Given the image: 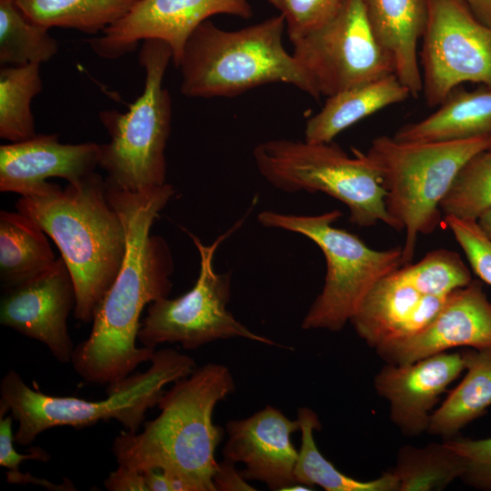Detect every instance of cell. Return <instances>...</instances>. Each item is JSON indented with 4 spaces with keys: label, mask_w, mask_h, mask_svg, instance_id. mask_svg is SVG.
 I'll use <instances>...</instances> for the list:
<instances>
[{
    "label": "cell",
    "mask_w": 491,
    "mask_h": 491,
    "mask_svg": "<svg viewBox=\"0 0 491 491\" xmlns=\"http://www.w3.org/2000/svg\"><path fill=\"white\" fill-rule=\"evenodd\" d=\"M150 367L107 386V397L88 401L75 396H54L31 388L15 370L0 383V411L18 422L15 442L30 445L42 432L55 426L82 428L115 419L126 431L137 432L145 412L156 406L165 386L189 376L195 360L173 348L155 350Z\"/></svg>",
    "instance_id": "obj_5"
},
{
    "label": "cell",
    "mask_w": 491,
    "mask_h": 491,
    "mask_svg": "<svg viewBox=\"0 0 491 491\" xmlns=\"http://www.w3.org/2000/svg\"><path fill=\"white\" fill-rule=\"evenodd\" d=\"M477 224L486 235L491 240V209L477 219Z\"/></svg>",
    "instance_id": "obj_39"
},
{
    "label": "cell",
    "mask_w": 491,
    "mask_h": 491,
    "mask_svg": "<svg viewBox=\"0 0 491 491\" xmlns=\"http://www.w3.org/2000/svg\"><path fill=\"white\" fill-rule=\"evenodd\" d=\"M100 144H62L56 134L35 135L0 146V191L32 195L45 190L50 177L75 183L95 172Z\"/></svg>",
    "instance_id": "obj_18"
},
{
    "label": "cell",
    "mask_w": 491,
    "mask_h": 491,
    "mask_svg": "<svg viewBox=\"0 0 491 491\" xmlns=\"http://www.w3.org/2000/svg\"><path fill=\"white\" fill-rule=\"evenodd\" d=\"M349 156L339 145L306 140L270 139L256 145L253 157L260 175L286 193L321 192L342 202L360 227L384 223L393 228L386 190L364 153Z\"/></svg>",
    "instance_id": "obj_9"
},
{
    "label": "cell",
    "mask_w": 491,
    "mask_h": 491,
    "mask_svg": "<svg viewBox=\"0 0 491 491\" xmlns=\"http://www.w3.org/2000/svg\"><path fill=\"white\" fill-rule=\"evenodd\" d=\"M42 86L39 64L1 67V138L15 143L36 135L31 102L41 92Z\"/></svg>",
    "instance_id": "obj_28"
},
{
    "label": "cell",
    "mask_w": 491,
    "mask_h": 491,
    "mask_svg": "<svg viewBox=\"0 0 491 491\" xmlns=\"http://www.w3.org/2000/svg\"><path fill=\"white\" fill-rule=\"evenodd\" d=\"M16 210L56 244L75 289L74 316L88 324L117 276L125 254L122 219L106 195V183L94 172L65 188L21 196Z\"/></svg>",
    "instance_id": "obj_3"
},
{
    "label": "cell",
    "mask_w": 491,
    "mask_h": 491,
    "mask_svg": "<svg viewBox=\"0 0 491 491\" xmlns=\"http://www.w3.org/2000/svg\"><path fill=\"white\" fill-rule=\"evenodd\" d=\"M409 96V90L395 74L337 93L326 97L321 110L307 120L304 140L331 143L352 125Z\"/></svg>",
    "instance_id": "obj_21"
},
{
    "label": "cell",
    "mask_w": 491,
    "mask_h": 491,
    "mask_svg": "<svg viewBox=\"0 0 491 491\" xmlns=\"http://www.w3.org/2000/svg\"><path fill=\"white\" fill-rule=\"evenodd\" d=\"M396 270L373 286L350 319L357 336L374 349L422 330L447 297L420 293Z\"/></svg>",
    "instance_id": "obj_19"
},
{
    "label": "cell",
    "mask_w": 491,
    "mask_h": 491,
    "mask_svg": "<svg viewBox=\"0 0 491 491\" xmlns=\"http://www.w3.org/2000/svg\"><path fill=\"white\" fill-rule=\"evenodd\" d=\"M465 369L462 353H438L404 365L386 363L374 387L388 402L390 420L401 434L416 437L427 431L431 410Z\"/></svg>",
    "instance_id": "obj_17"
},
{
    "label": "cell",
    "mask_w": 491,
    "mask_h": 491,
    "mask_svg": "<svg viewBox=\"0 0 491 491\" xmlns=\"http://www.w3.org/2000/svg\"><path fill=\"white\" fill-rule=\"evenodd\" d=\"M488 150H490V151H491V142H490V145H489V147H488Z\"/></svg>",
    "instance_id": "obj_40"
},
{
    "label": "cell",
    "mask_w": 491,
    "mask_h": 491,
    "mask_svg": "<svg viewBox=\"0 0 491 491\" xmlns=\"http://www.w3.org/2000/svg\"><path fill=\"white\" fill-rule=\"evenodd\" d=\"M491 209V151L471 157L456 175L440 203L444 216L477 219Z\"/></svg>",
    "instance_id": "obj_30"
},
{
    "label": "cell",
    "mask_w": 491,
    "mask_h": 491,
    "mask_svg": "<svg viewBox=\"0 0 491 491\" xmlns=\"http://www.w3.org/2000/svg\"><path fill=\"white\" fill-rule=\"evenodd\" d=\"M55 260L45 233L35 220L18 211H0L2 290L38 275Z\"/></svg>",
    "instance_id": "obj_24"
},
{
    "label": "cell",
    "mask_w": 491,
    "mask_h": 491,
    "mask_svg": "<svg viewBox=\"0 0 491 491\" xmlns=\"http://www.w3.org/2000/svg\"><path fill=\"white\" fill-rule=\"evenodd\" d=\"M490 142L491 136L401 142L387 135L372 141L364 155L380 176L393 228L405 231L403 266L412 261L418 235L433 233L440 224V203L460 169Z\"/></svg>",
    "instance_id": "obj_6"
},
{
    "label": "cell",
    "mask_w": 491,
    "mask_h": 491,
    "mask_svg": "<svg viewBox=\"0 0 491 491\" xmlns=\"http://www.w3.org/2000/svg\"><path fill=\"white\" fill-rule=\"evenodd\" d=\"M13 416L0 413V466L7 468L5 475L18 473L19 465L25 460L47 462L49 453L40 446L31 447L29 453L20 454L14 447Z\"/></svg>",
    "instance_id": "obj_35"
},
{
    "label": "cell",
    "mask_w": 491,
    "mask_h": 491,
    "mask_svg": "<svg viewBox=\"0 0 491 491\" xmlns=\"http://www.w3.org/2000/svg\"><path fill=\"white\" fill-rule=\"evenodd\" d=\"M464 346L491 348V302L478 280L449 294L422 330L381 345L376 352L386 364L404 365Z\"/></svg>",
    "instance_id": "obj_15"
},
{
    "label": "cell",
    "mask_w": 491,
    "mask_h": 491,
    "mask_svg": "<svg viewBox=\"0 0 491 491\" xmlns=\"http://www.w3.org/2000/svg\"><path fill=\"white\" fill-rule=\"evenodd\" d=\"M292 44L293 56L321 96L395 74L393 60L373 35L362 0H346L331 20Z\"/></svg>",
    "instance_id": "obj_11"
},
{
    "label": "cell",
    "mask_w": 491,
    "mask_h": 491,
    "mask_svg": "<svg viewBox=\"0 0 491 491\" xmlns=\"http://www.w3.org/2000/svg\"><path fill=\"white\" fill-rule=\"evenodd\" d=\"M235 463L224 459L218 463L213 476V485L215 491H251L256 490L237 471Z\"/></svg>",
    "instance_id": "obj_36"
},
{
    "label": "cell",
    "mask_w": 491,
    "mask_h": 491,
    "mask_svg": "<svg viewBox=\"0 0 491 491\" xmlns=\"http://www.w3.org/2000/svg\"><path fill=\"white\" fill-rule=\"evenodd\" d=\"M234 391L230 370L217 363L175 381L160 398L157 417L144 423L141 432L124 430L115 438L112 453L118 466L162 470L180 491H215V452L224 431L214 424L213 412Z\"/></svg>",
    "instance_id": "obj_2"
},
{
    "label": "cell",
    "mask_w": 491,
    "mask_h": 491,
    "mask_svg": "<svg viewBox=\"0 0 491 491\" xmlns=\"http://www.w3.org/2000/svg\"><path fill=\"white\" fill-rule=\"evenodd\" d=\"M341 215L338 210L315 215L264 210L257 215L265 227L305 235L325 256L324 286L303 318L306 330H342L373 286L403 266L402 246L369 247L357 235L333 225Z\"/></svg>",
    "instance_id": "obj_7"
},
{
    "label": "cell",
    "mask_w": 491,
    "mask_h": 491,
    "mask_svg": "<svg viewBox=\"0 0 491 491\" xmlns=\"http://www.w3.org/2000/svg\"><path fill=\"white\" fill-rule=\"evenodd\" d=\"M300 430L279 409L266 406L254 415L226 423L227 440L224 459L245 464L241 471L248 480H257L271 490L285 491L296 484L295 468L298 456L291 435Z\"/></svg>",
    "instance_id": "obj_16"
},
{
    "label": "cell",
    "mask_w": 491,
    "mask_h": 491,
    "mask_svg": "<svg viewBox=\"0 0 491 491\" xmlns=\"http://www.w3.org/2000/svg\"><path fill=\"white\" fill-rule=\"evenodd\" d=\"M218 14L249 19L253 9L248 0H138L125 16L89 44L98 56L115 59L134 51L140 41L163 40L178 67L192 32Z\"/></svg>",
    "instance_id": "obj_13"
},
{
    "label": "cell",
    "mask_w": 491,
    "mask_h": 491,
    "mask_svg": "<svg viewBox=\"0 0 491 491\" xmlns=\"http://www.w3.org/2000/svg\"><path fill=\"white\" fill-rule=\"evenodd\" d=\"M465 460L444 441L417 447L405 445L399 448L396 465L398 491H440L462 476Z\"/></svg>",
    "instance_id": "obj_27"
},
{
    "label": "cell",
    "mask_w": 491,
    "mask_h": 491,
    "mask_svg": "<svg viewBox=\"0 0 491 491\" xmlns=\"http://www.w3.org/2000/svg\"><path fill=\"white\" fill-rule=\"evenodd\" d=\"M284 16L235 31L206 20L188 37L178 67L187 97H234L276 83L291 85L318 100L313 81L283 45Z\"/></svg>",
    "instance_id": "obj_4"
},
{
    "label": "cell",
    "mask_w": 491,
    "mask_h": 491,
    "mask_svg": "<svg viewBox=\"0 0 491 491\" xmlns=\"http://www.w3.org/2000/svg\"><path fill=\"white\" fill-rule=\"evenodd\" d=\"M104 484L109 491H147L142 472L119 466L109 474Z\"/></svg>",
    "instance_id": "obj_37"
},
{
    "label": "cell",
    "mask_w": 491,
    "mask_h": 491,
    "mask_svg": "<svg viewBox=\"0 0 491 491\" xmlns=\"http://www.w3.org/2000/svg\"><path fill=\"white\" fill-rule=\"evenodd\" d=\"M106 195L119 214L126 247L121 269L97 306L88 337L74 351L72 365L85 381L113 385L155 349L136 346L140 316L145 306L169 296L174 261L171 249L151 227L175 194L170 184L131 192L106 180Z\"/></svg>",
    "instance_id": "obj_1"
},
{
    "label": "cell",
    "mask_w": 491,
    "mask_h": 491,
    "mask_svg": "<svg viewBox=\"0 0 491 491\" xmlns=\"http://www.w3.org/2000/svg\"><path fill=\"white\" fill-rule=\"evenodd\" d=\"M444 223L464 251L472 271L491 286V240L475 220L444 216Z\"/></svg>",
    "instance_id": "obj_33"
},
{
    "label": "cell",
    "mask_w": 491,
    "mask_h": 491,
    "mask_svg": "<svg viewBox=\"0 0 491 491\" xmlns=\"http://www.w3.org/2000/svg\"><path fill=\"white\" fill-rule=\"evenodd\" d=\"M75 306V289L62 257L45 271L3 290L0 323L43 343L62 364L72 361L75 347L67 317Z\"/></svg>",
    "instance_id": "obj_14"
},
{
    "label": "cell",
    "mask_w": 491,
    "mask_h": 491,
    "mask_svg": "<svg viewBox=\"0 0 491 491\" xmlns=\"http://www.w3.org/2000/svg\"><path fill=\"white\" fill-rule=\"evenodd\" d=\"M48 30L30 21L15 0H0V63L23 65L49 61L58 44Z\"/></svg>",
    "instance_id": "obj_29"
},
{
    "label": "cell",
    "mask_w": 491,
    "mask_h": 491,
    "mask_svg": "<svg viewBox=\"0 0 491 491\" xmlns=\"http://www.w3.org/2000/svg\"><path fill=\"white\" fill-rule=\"evenodd\" d=\"M443 441L465 460L460 479L475 489L491 491V437L469 439L458 435Z\"/></svg>",
    "instance_id": "obj_34"
},
{
    "label": "cell",
    "mask_w": 491,
    "mask_h": 491,
    "mask_svg": "<svg viewBox=\"0 0 491 491\" xmlns=\"http://www.w3.org/2000/svg\"><path fill=\"white\" fill-rule=\"evenodd\" d=\"M396 272L420 293L441 297L473 280L471 271L460 255L445 248L433 250L420 261L404 265Z\"/></svg>",
    "instance_id": "obj_31"
},
{
    "label": "cell",
    "mask_w": 491,
    "mask_h": 491,
    "mask_svg": "<svg viewBox=\"0 0 491 491\" xmlns=\"http://www.w3.org/2000/svg\"><path fill=\"white\" fill-rule=\"evenodd\" d=\"M138 0H15L24 15L47 29L86 34L104 31L125 16Z\"/></svg>",
    "instance_id": "obj_26"
},
{
    "label": "cell",
    "mask_w": 491,
    "mask_h": 491,
    "mask_svg": "<svg viewBox=\"0 0 491 491\" xmlns=\"http://www.w3.org/2000/svg\"><path fill=\"white\" fill-rule=\"evenodd\" d=\"M466 373L430 416L426 433L443 440L458 436L491 406V348L462 352Z\"/></svg>",
    "instance_id": "obj_23"
},
{
    "label": "cell",
    "mask_w": 491,
    "mask_h": 491,
    "mask_svg": "<svg viewBox=\"0 0 491 491\" xmlns=\"http://www.w3.org/2000/svg\"><path fill=\"white\" fill-rule=\"evenodd\" d=\"M377 43L389 55L395 75L412 97L422 93L417 56L427 19V0H362Z\"/></svg>",
    "instance_id": "obj_20"
},
{
    "label": "cell",
    "mask_w": 491,
    "mask_h": 491,
    "mask_svg": "<svg viewBox=\"0 0 491 491\" xmlns=\"http://www.w3.org/2000/svg\"><path fill=\"white\" fill-rule=\"evenodd\" d=\"M242 223L240 220L210 245L203 244L186 231L200 256L197 279L183 296L163 297L148 305L137 336L143 346L155 349L164 343H179L185 349L194 350L219 339L234 337L280 346L251 331L226 308L231 296V276L216 273L214 268L216 249Z\"/></svg>",
    "instance_id": "obj_10"
},
{
    "label": "cell",
    "mask_w": 491,
    "mask_h": 491,
    "mask_svg": "<svg viewBox=\"0 0 491 491\" xmlns=\"http://www.w3.org/2000/svg\"><path fill=\"white\" fill-rule=\"evenodd\" d=\"M296 419L301 432L295 468L297 483L311 488L318 486L326 491H398L399 483L392 470L368 481L355 479L339 471L321 454L315 442L314 432L321 429L317 414L308 407H300Z\"/></svg>",
    "instance_id": "obj_25"
},
{
    "label": "cell",
    "mask_w": 491,
    "mask_h": 491,
    "mask_svg": "<svg viewBox=\"0 0 491 491\" xmlns=\"http://www.w3.org/2000/svg\"><path fill=\"white\" fill-rule=\"evenodd\" d=\"M422 39V93L429 107L466 82L491 89V26L464 0H427Z\"/></svg>",
    "instance_id": "obj_12"
},
{
    "label": "cell",
    "mask_w": 491,
    "mask_h": 491,
    "mask_svg": "<svg viewBox=\"0 0 491 491\" xmlns=\"http://www.w3.org/2000/svg\"><path fill=\"white\" fill-rule=\"evenodd\" d=\"M285 18L290 41L322 26L331 20L346 0H266Z\"/></svg>",
    "instance_id": "obj_32"
},
{
    "label": "cell",
    "mask_w": 491,
    "mask_h": 491,
    "mask_svg": "<svg viewBox=\"0 0 491 491\" xmlns=\"http://www.w3.org/2000/svg\"><path fill=\"white\" fill-rule=\"evenodd\" d=\"M476 17L491 26V0H464Z\"/></svg>",
    "instance_id": "obj_38"
},
{
    "label": "cell",
    "mask_w": 491,
    "mask_h": 491,
    "mask_svg": "<svg viewBox=\"0 0 491 491\" xmlns=\"http://www.w3.org/2000/svg\"><path fill=\"white\" fill-rule=\"evenodd\" d=\"M172 50L146 39L139 53L145 72L142 95L124 113L104 110L99 118L110 140L100 144L98 167L105 180L123 190L140 192L166 184L165 147L171 132L172 99L163 80Z\"/></svg>",
    "instance_id": "obj_8"
},
{
    "label": "cell",
    "mask_w": 491,
    "mask_h": 491,
    "mask_svg": "<svg viewBox=\"0 0 491 491\" xmlns=\"http://www.w3.org/2000/svg\"><path fill=\"white\" fill-rule=\"evenodd\" d=\"M422 120L401 126V142H439L491 136V89L452 92Z\"/></svg>",
    "instance_id": "obj_22"
}]
</instances>
